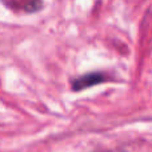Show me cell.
Returning <instances> with one entry per match:
<instances>
[{"mask_svg": "<svg viewBox=\"0 0 152 152\" xmlns=\"http://www.w3.org/2000/svg\"><path fill=\"white\" fill-rule=\"evenodd\" d=\"M107 76L103 72H91V74H86L83 76H79L77 79H74L71 81V86L74 91H81V89L89 88L92 86H96V84H100L103 81H107Z\"/></svg>", "mask_w": 152, "mask_h": 152, "instance_id": "6da1fadb", "label": "cell"}, {"mask_svg": "<svg viewBox=\"0 0 152 152\" xmlns=\"http://www.w3.org/2000/svg\"><path fill=\"white\" fill-rule=\"evenodd\" d=\"M3 1L12 10H20L26 12H35L42 8V0H3Z\"/></svg>", "mask_w": 152, "mask_h": 152, "instance_id": "7a4b0ae2", "label": "cell"}]
</instances>
